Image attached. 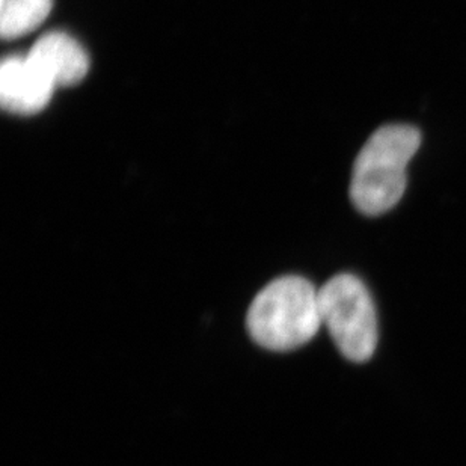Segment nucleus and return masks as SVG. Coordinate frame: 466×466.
<instances>
[{"label":"nucleus","mask_w":466,"mask_h":466,"mask_svg":"<svg viewBox=\"0 0 466 466\" xmlns=\"http://www.w3.org/2000/svg\"><path fill=\"white\" fill-rule=\"evenodd\" d=\"M421 146V133L410 124H388L365 142L350 181V198L358 210L379 216L396 208L405 194L408 163Z\"/></svg>","instance_id":"1"},{"label":"nucleus","mask_w":466,"mask_h":466,"mask_svg":"<svg viewBox=\"0 0 466 466\" xmlns=\"http://www.w3.org/2000/svg\"><path fill=\"white\" fill-rule=\"evenodd\" d=\"M319 289L304 277L286 275L268 282L248 309L251 339L273 352H289L309 343L320 330Z\"/></svg>","instance_id":"2"},{"label":"nucleus","mask_w":466,"mask_h":466,"mask_svg":"<svg viewBox=\"0 0 466 466\" xmlns=\"http://www.w3.org/2000/svg\"><path fill=\"white\" fill-rule=\"evenodd\" d=\"M321 323L349 361L365 362L378 348V316L364 282L339 273L319 289Z\"/></svg>","instance_id":"3"},{"label":"nucleus","mask_w":466,"mask_h":466,"mask_svg":"<svg viewBox=\"0 0 466 466\" xmlns=\"http://www.w3.org/2000/svg\"><path fill=\"white\" fill-rule=\"evenodd\" d=\"M55 89L27 55H11L2 61L0 103L9 114H38L49 105Z\"/></svg>","instance_id":"4"},{"label":"nucleus","mask_w":466,"mask_h":466,"mask_svg":"<svg viewBox=\"0 0 466 466\" xmlns=\"http://www.w3.org/2000/svg\"><path fill=\"white\" fill-rule=\"evenodd\" d=\"M26 55L56 88L80 84L91 66L84 46L66 32L45 34Z\"/></svg>","instance_id":"5"},{"label":"nucleus","mask_w":466,"mask_h":466,"mask_svg":"<svg viewBox=\"0 0 466 466\" xmlns=\"http://www.w3.org/2000/svg\"><path fill=\"white\" fill-rule=\"evenodd\" d=\"M53 0H0V34L17 40L35 31L52 13Z\"/></svg>","instance_id":"6"}]
</instances>
